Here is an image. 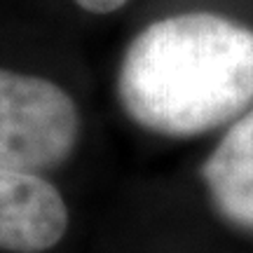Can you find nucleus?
I'll use <instances>...</instances> for the list:
<instances>
[{"label": "nucleus", "mask_w": 253, "mask_h": 253, "mask_svg": "<svg viewBox=\"0 0 253 253\" xmlns=\"http://www.w3.org/2000/svg\"><path fill=\"white\" fill-rule=\"evenodd\" d=\"M118 96L153 134L190 138L225 125L253 101V31L211 12L153 21L122 56Z\"/></svg>", "instance_id": "obj_1"}, {"label": "nucleus", "mask_w": 253, "mask_h": 253, "mask_svg": "<svg viewBox=\"0 0 253 253\" xmlns=\"http://www.w3.org/2000/svg\"><path fill=\"white\" fill-rule=\"evenodd\" d=\"M80 110L61 84L42 75L0 68V167L47 171L73 155Z\"/></svg>", "instance_id": "obj_2"}, {"label": "nucleus", "mask_w": 253, "mask_h": 253, "mask_svg": "<svg viewBox=\"0 0 253 253\" xmlns=\"http://www.w3.org/2000/svg\"><path fill=\"white\" fill-rule=\"evenodd\" d=\"M68 207L54 183L0 167V251L45 253L68 230Z\"/></svg>", "instance_id": "obj_3"}, {"label": "nucleus", "mask_w": 253, "mask_h": 253, "mask_svg": "<svg viewBox=\"0 0 253 253\" xmlns=\"http://www.w3.org/2000/svg\"><path fill=\"white\" fill-rule=\"evenodd\" d=\"M202 176L218 213L232 225L253 230V108L225 131Z\"/></svg>", "instance_id": "obj_4"}, {"label": "nucleus", "mask_w": 253, "mask_h": 253, "mask_svg": "<svg viewBox=\"0 0 253 253\" xmlns=\"http://www.w3.org/2000/svg\"><path fill=\"white\" fill-rule=\"evenodd\" d=\"M73 2L91 14H110V12H118L120 7H125L129 0H73Z\"/></svg>", "instance_id": "obj_5"}]
</instances>
